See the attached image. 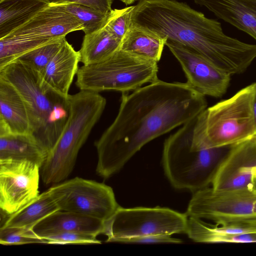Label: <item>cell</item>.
<instances>
[{
	"label": "cell",
	"instance_id": "6da1fadb",
	"mask_svg": "<svg viewBox=\"0 0 256 256\" xmlns=\"http://www.w3.org/2000/svg\"><path fill=\"white\" fill-rule=\"evenodd\" d=\"M206 106L204 96L186 82L158 79L130 94L122 92L116 116L94 142L97 174L110 178L147 143L186 123Z\"/></svg>",
	"mask_w": 256,
	"mask_h": 256
},
{
	"label": "cell",
	"instance_id": "7a4b0ae2",
	"mask_svg": "<svg viewBox=\"0 0 256 256\" xmlns=\"http://www.w3.org/2000/svg\"><path fill=\"white\" fill-rule=\"evenodd\" d=\"M130 26L187 46L230 76L244 72L256 58V44L227 36L219 22L176 0H140Z\"/></svg>",
	"mask_w": 256,
	"mask_h": 256
},
{
	"label": "cell",
	"instance_id": "3957f363",
	"mask_svg": "<svg viewBox=\"0 0 256 256\" xmlns=\"http://www.w3.org/2000/svg\"><path fill=\"white\" fill-rule=\"evenodd\" d=\"M0 76L13 84L27 108L32 134L46 152L57 142L69 115V96L60 94L29 64L16 60L0 69Z\"/></svg>",
	"mask_w": 256,
	"mask_h": 256
},
{
	"label": "cell",
	"instance_id": "277c9868",
	"mask_svg": "<svg viewBox=\"0 0 256 256\" xmlns=\"http://www.w3.org/2000/svg\"><path fill=\"white\" fill-rule=\"evenodd\" d=\"M196 118L164 141L162 162L164 174L178 190L196 192L212 184L231 146L204 148L194 140Z\"/></svg>",
	"mask_w": 256,
	"mask_h": 256
},
{
	"label": "cell",
	"instance_id": "5b68a950",
	"mask_svg": "<svg viewBox=\"0 0 256 256\" xmlns=\"http://www.w3.org/2000/svg\"><path fill=\"white\" fill-rule=\"evenodd\" d=\"M69 102L67 121L41 168L46 184H56L72 172L79 150L104 111L106 100L99 92L80 90L70 94Z\"/></svg>",
	"mask_w": 256,
	"mask_h": 256
},
{
	"label": "cell",
	"instance_id": "8992f818",
	"mask_svg": "<svg viewBox=\"0 0 256 256\" xmlns=\"http://www.w3.org/2000/svg\"><path fill=\"white\" fill-rule=\"evenodd\" d=\"M252 84L206 108L196 118L194 140L204 148L232 146L256 136Z\"/></svg>",
	"mask_w": 256,
	"mask_h": 256
},
{
	"label": "cell",
	"instance_id": "52a82bcc",
	"mask_svg": "<svg viewBox=\"0 0 256 256\" xmlns=\"http://www.w3.org/2000/svg\"><path fill=\"white\" fill-rule=\"evenodd\" d=\"M158 72V62L119 49L100 62L78 68L76 84L80 90L128 92L156 80Z\"/></svg>",
	"mask_w": 256,
	"mask_h": 256
},
{
	"label": "cell",
	"instance_id": "ba28073f",
	"mask_svg": "<svg viewBox=\"0 0 256 256\" xmlns=\"http://www.w3.org/2000/svg\"><path fill=\"white\" fill-rule=\"evenodd\" d=\"M186 214L220 225L256 227V187L194 192Z\"/></svg>",
	"mask_w": 256,
	"mask_h": 256
},
{
	"label": "cell",
	"instance_id": "9c48e42d",
	"mask_svg": "<svg viewBox=\"0 0 256 256\" xmlns=\"http://www.w3.org/2000/svg\"><path fill=\"white\" fill-rule=\"evenodd\" d=\"M188 216L167 208L120 206L114 215L104 222L102 234L106 242H116L120 238L150 235L186 233Z\"/></svg>",
	"mask_w": 256,
	"mask_h": 256
},
{
	"label": "cell",
	"instance_id": "30bf717a",
	"mask_svg": "<svg viewBox=\"0 0 256 256\" xmlns=\"http://www.w3.org/2000/svg\"><path fill=\"white\" fill-rule=\"evenodd\" d=\"M48 190L60 210L78 213L104 222L120 206L111 187L79 177L54 185Z\"/></svg>",
	"mask_w": 256,
	"mask_h": 256
},
{
	"label": "cell",
	"instance_id": "8fae6325",
	"mask_svg": "<svg viewBox=\"0 0 256 256\" xmlns=\"http://www.w3.org/2000/svg\"><path fill=\"white\" fill-rule=\"evenodd\" d=\"M40 168L27 160H0V208L4 214H13L40 194Z\"/></svg>",
	"mask_w": 256,
	"mask_h": 256
},
{
	"label": "cell",
	"instance_id": "7c38bea8",
	"mask_svg": "<svg viewBox=\"0 0 256 256\" xmlns=\"http://www.w3.org/2000/svg\"><path fill=\"white\" fill-rule=\"evenodd\" d=\"M166 45L180 62L190 87L204 96L220 98L225 94L230 74L187 46L170 40Z\"/></svg>",
	"mask_w": 256,
	"mask_h": 256
},
{
	"label": "cell",
	"instance_id": "4fadbf2b",
	"mask_svg": "<svg viewBox=\"0 0 256 256\" xmlns=\"http://www.w3.org/2000/svg\"><path fill=\"white\" fill-rule=\"evenodd\" d=\"M82 29V23L73 15L58 4H50L6 36L30 41L40 46Z\"/></svg>",
	"mask_w": 256,
	"mask_h": 256
},
{
	"label": "cell",
	"instance_id": "5bb4252c",
	"mask_svg": "<svg viewBox=\"0 0 256 256\" xmlns=\"http://www.w3.org/2000/svg\"><path fill=\"white\" fill-rule=\"evenodd\" d=\"M256 136L231 146L212 180L215 190L256 187Z\"/></svg>",
	"mask_w": 256,
	"mask_h": 256
},
{
	"label": "cell",
	"instance_id": "9a60e30c",
	"mask_svg": "<svg viewBox=\"0 0 256 256\" xmlns=\"http://www.w3.org/2000/svg\"><path fill=\"white\" fill-rule=\"evenodd\" d=\"M186 234L198 242H256V227L212 224L194 217H188Z\"/></svg>",
	"mask_w": 256,
	"mask_h": 256
},
{
	"label": "cell",
	"instance_id": "2e32d148",
	"mask_svg": "<svg viewBox=\"0 0 256 256\" xmlns=\"http://www.w3.org/2000/svg\"><path fill=\"white\" fill-rule=\"evenodd\" d=\"M8 133L31 134L24 98L16 88L0 76V136Z\"/></svg>",
	"mask_w": 256,
	"mask_h": 256
},
{
	"label": "cell",
	"instance_id": "e0dca14e",
	"mask_svg": "<svg viewBox=\"0 0 256 256\" xmlns=\"http://www.w3.org/2000/svg\"><path fill=\"white\" fill-rule=\"evenodd\" d=\"M104 222L98 218L76 212L58 210L37 223L32 229L41 238L62 232H76L98 236L102 234Z\"/></svg>",
	"mask_w": 256,
	"mask_h": 256
},
{
	"label": "cell",
	"instance_id": "ac0fdd59",
	"mask_svg": "<svg viewBox=\"0 0 256 256\" xmlns=\"http://www.w3.org/2000/svg\"><path fill=\"white\" fill-rule=\"evenodd\" d=\"M256 40V0H193Z\"/></svg>",
	"mask_w": 256,
	"mask_h": 256
},
{
	"label": "cell",
	"instance_id": "d6986e66",
	"mask_svg": "<svg viewBox=\"0 0 256 256\" xmlns=\"http://www.w3.org/2000/svg\"><path fill=\"white\" fill-rule=\"evenodd\" d=\"M80 54L66 40L41 74L44 81L65 96L78 70Z\"/></svg>",
	"mask_w": 256,
	"mask_h": 256
},
{
	"label": "cell",
	"instance_id": "ffe728a7",
	"mask_svg": "<svg viewBox=\"0 0 256 256\" xmlns=\"http://www.w3.org/2000/svg\"><path fill=\"white\" fill-rule=\"evenodd\" d=\"M49 4L47 0H0V39L26 24Z\"/></svg>",
	"mask_w": 256,
	"mask_h": 256
},
{
	"label": "cell",
	"instance_id": "44dd1931",
	"mask_svg": "<svg viewBox=\"0 0 256 256\" xmlns=\"http://www.w3.org/2000/svg\"><path fill=\"white\" fill-rule=\"evenodd\" d=\"M47 156L31 134L8 133L0 136V160H27L42 168Z\"/></svg>",
	"mask_w": 256,
	"mask_h": 256
},
{
	"label": "cell",
	"instance_id": "7402d4cb",
	"mask_svg": "<svg viewBox=\"0 0 256 256\" xmlns=\"http://www.w3.org/2000/svg\"><path fill=\"white\" fill-rule=\"evenodd\" d=\"M60 210L49 190L39 194L16 212L8 216L0 228L32 230L39 222Z\"/></svg>",
	"mask_w": 256,
	"mask_h": 256
},
{
	"label": "cell",
	"instance_id": "603a6c76",
	"mask_svg": "<svg viewBox=\"0 0 256 256\" xmlns=\"http://www.w3.org/2000/svg\"><path fill=\"white\" fill-rule=\"evenodd\" d=\"M167 39L142 28L130 26L122 40L120 50L158 62Z\"/></svg>",
	"mask_w": 256,
	"mask_h": 256
},
{
	"label": "cell",
	"instance_id": "cb8c5ba5",
	"mask_svg": "<svg viewBox=\"0 0 256 256\" xmlns=\"http://www.w3.org/2000/svg\"><path fill=\"white\" fill-rule=\"evenodd\" d=\"M121 42L106 26L96 32L85 34L78 50L80 62L88 65L106 59L120 49Z\"/></svg>",
	"mask_w": 256,
	"mask_h": 256
},
{
	"label": "cell",
	"instance_id": "d4e9b609",
	"mask_svg": "<svg viewBox=\"0 0 256 256\" xmlns=\"http://www.w3.org/2000/svg\"><path fill=\"white\" fill-rule=\"evenodd\" d=\"M73 15L82 24L84 34L96 32L103 28L107 24L112 10L104 12L87 6L76 4H55Z\"/></svg>",
	"mask_w": 256,
	"mask_h": 256
},
{
	"label": "cell",
	"instance_id": "484cf974",
	"mask_svg": "<svg viewBox=\"0 0 256 256\" xmlns=\"http://www.w3.org/2000/svg\"><path fill=\"white\" fill-rule=\"evenodd\" d=\"M66 40V37L62 38L36 48L25 53L16 60L29 64L42 74Z\"/></svg>",
	"mask_w": 256,
	"mask_h": 256
},
{
	"label": "cell",
	"instance_id": "4316f807",
	"mask_svg": "<svg viewBox=\"0 0 256 256\" xmlns=\"http://www.w3.org/2000/svg\"><path fill=\"white\" fill-rule=\"evenodd\" d=\"M0 243L4 245L46 243L32 230L20 228H0Z\"/></svg>",
	"mask_w": 256,
	"mask_h": 256
},
{
	"label": "cell",
	"instance_id": "83f0119b",
	"mask_svg": "<svg viewBox=\"0 0 256 256\" xmlns=\"http://www.w3.org/2000/svg\"><path fill=\"white\" fill-rule=\"evenodd\" d=\"M134 6L122 9L112 10L110 16L106 25L108 30L122 40L130 24V15Z\"/></svg>",
	"mask_w": 256,
	"mask_h": 256
},
{
	"label": "cell",
	"instance_id": "f1b7e54d",
	"mask_svg": "<svg viewBox=\"0 0 256 256\" xmlns=\"http://www.w3.org/2000/svg\"><path fill=\"white\" fill-rule=\"evenodd\" d=\"M96 236L76 232H62L50 234L42 238L49 244H98Z\"/></svg>",
	"mask_w": 256,
	"mask_h": 256
},
{
	"label": "cell",
	"instance_id": "f546056e",
	"mask_svg": "<svg viewBox=\"0 0 256 256\" xmlns=\"http://www.w3.org/2000/svg\"><path fill=\"white\" fill-rule=\"evenodd\" d=\"M116 242L124 243L180 244L182 242V241L180 239L172 238L171 235L159 234L120 238Z\"/></svg>",
	"mask_w": 256,
	"mask_h": 256
},
{
	"label": "cell",
	"instance_id": "4dcf8cb0",
	"mask_svg": "<svg viewBox=\"0 0 256 256\" xmlns=\"http://www.w3.org/2000/svg\"><path fill=\"white\" fill-rule=\"evenodd\" d=\"M51 4H76L104 12H110L112 0H47Z\"/></svg>",
	"mask_w": 256,
	"mask_h": 256
},
{
	"label": "cell",
	"instance_id": "1f68e13d",
	"mask_svg": "<svg viewBox=\"0 0 256 256\" xmlns=\"http://www.w3.org/2000/svg\"><path fill=\"white\" fill-rule=\"evenodd\" d=\"M253 86V96L252 100V112L256 130V82L252 84Z\"/></svg>",
	"mask_w": 256,
	"mask_h": 256
},
{
	"label": "cell",
	"instance_id": "d6a6232c",
	"mask_svg": "<svg viewBox=\"0 0 256 256\" xmlns=\"http://www.w3.org/2000/svg\"><path fill=\"white\" fill-rule=\"evenodd\" d=\"M253 174H254V176L256 178V166L254 168Z\"/></svg>",
	"mask_w": 256,
	"mask_h": 256
}]
</instances>
